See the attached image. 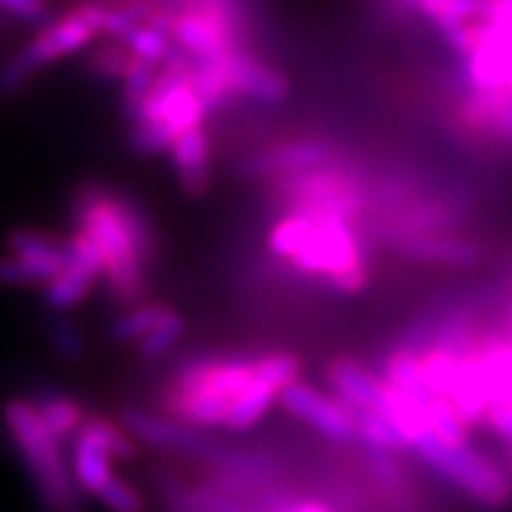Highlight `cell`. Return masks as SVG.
Here are the masks:
<instances>
[{
	"instance_id": "603a6c76",
	"label": "cell",
	"mask_w": 512,
	"mask_h": 512,
	"mask_svg": "<svg viewBox=\"0 0 512 512\" xmlns=\"http://www.w3.org/2000/svg\"><path fill=\"white\" fill-rule=\"evenodd\" d=\"M120 45L130 52V58L151 63L156 65V68H162L164 60H167L169 52H172V47H175L167 32H162V29H156V26L151 24H138Z\"/></svg>"
},
{
	"instance_id": "e575fe53",
	"label": "cell",
	"mask_w": 512,
	"mask_h": 512,
	"mask_svg": "<svg viewBox=\"0 0 512 512\" xmlns=\"http://www.w3.org/2000/svg\"><path fill=\"white\" fill-rule=\"evenodd\" d=\"M0 13L21 21H39L47 13V0H0Z\"/></svg>"
},
{
	"instance_id": "7402d4cb",
	"label": "cell",
	"mask_w": 512,
	"mask_h": 512,
	"mask_svg": "<svg viewBox=\"0 0 512 512\" xmlns=\"http://www.w3.org/2000/svg\"><path fill=\"white\" fill-rule=\"evenodd\" d=\"M175 310L164 305H138L133 310L123 312L120 318L112 323L110 333L117 344H138L143 336H149L156 325H162Z\"/></svg>"
},
{
	"instance_id": "f1b7e54d",
	"label": "cell",
	"mask_w": 512,
	"mask_h": 512,
	"mask_svg": "<svg viewBox=\"0 0 512 512\" xmlns=\"http://www.w3.org/2000/svg\"><path fill=\"white\" fill-rule=\"evenodd\" d=\"M182 333H185V320H182V315L172 312L162 325H156L149 336L138 341V354L143 359H162L180 341Z\"/></svg>"
},
{
	"instance_id": "6da1fadb",
	"label": "cell",
	"mask_w": 512,
	"mask_h": 512,
	"mask_svg": "<svg viewBox=\"0 0 512 512\" xmlns=\"http://www.w3.org/2000/svg\"><path fill=\"white\" fill-rule=\"evenodd\" d=\"M73 214L78 232L89 234L102 253L112 297L123 305L136 302L154 258V229L146 211L125 195L86 185L78 190Z\"/></svg>"
},
{
	"instance_id": "d4e9b609",
	"label": "cell",
	"mask_w": 512,
	"mask_h": 512,
	"mask_svg": "<svg viewBox=\"0 0 512 512\" xmlns=\"http://www.w3.org/2000/svg\"><path fill=\"white\" fill-rule=\"evenodd\" d=\"M429 419H432V432L440 440L450 442V445H468L471 442V424L463 419L461 411L455 409L450 398H432L429 401Z\"/></svg>"
},
{
	"instance_id": "d6a6232c",
	"label": "cell",
	"mask_w": 512,
	"mask_h": 512,
	"mask_svg": "<svg viewBox=\"0 0 512 512\" xmlns=\"http://www.w3.org/2000/svg\"><path fill=\"white\" fill-rule=\"evenodd\" d=\"M479 21L512 34V0H487L481 8Z\"/></svg>"
},
{
	"instance_id": "ba28073f",
	"label": "cell",
	"mask_w": 512,
	"mask_h": 512,
	"mask_svg": "<svg viewBox=\"0 0 512 512\" xmlns=\"http://www.w3.org/2000/svg\"><path fill=\"white\" fill-rule=\"evenodd\" d=\"M279 403L292 416H297L299 422L310 424L312 429H318L320 435L328 437L331 442H351L357 437V419L354 411L341 403L338 398L325 396L318 388L305 385L302 380L286 385L281 390Z\"/></svg>"
},
{
	"instance_id": "3957f363",
	"label": "cell",
	"mask_w": 512,
	"mask_h": 512,
	"mask_svg": "<svg viewBox=\"0 0 512 512\" xmlns=\"http://www.w3.org/2000/svg\"><path fill=\"white\" fill-rule=\"evenodd\" d=\"M255 377V359H195L175 375L164 396L172 419L195 429L224 427L229 406Z\"/></svg>"
},
{
	"instance_id": "ac0fdd59",
	"label": "cell",
	"mask_w": 512,
	"mask_h": 512,
	"mask_svg": "<svg viewBox=\"0 0 512 512\" xmlns=\"http://www.w3.org/2000/svg\"><path fill=\"white\" fill-rule=\"evenodd\" d=\"M383 383L393 385V388L409 393V396L422 398V401H432V390H429L427 380H424L422 362H419V354L409 349H396L390 351L383 362Z\"/></svg>"
},
{
	"instance_id": "f35d334b",
	"label": "cell",
	"mask_w": 512,
	"mask_h": 512,
	"mask_svg": "<svg viewBox=\"0 0 512 512\" xmlns=\"http://www.w3.org/2000/svg\"><path fill=\"white\" fill-rule=\"evenodd\" d=\"M120 3H128V0H120Z\"/></svg>"
},
{
	"instance_id": "8fae6325",
	"label": "cell",
	"mask_w": 512,
	"mask_h": 512,
	"mask_svg": "<svg viewBox=\"0 0 512 512\" xmlns=\"http://www.w3.org/2000/svg\"><path fill=\"white\" fill-rule=\"evenodd\" d=\"M333 159V149L328 143L320 141H299L284 143V146H273L268 151H260L253 159H247L245 169L247 175L255 177H271V175H297L307 169L323 167Z\"/></svg>"
},
{
	"instance_id": "52a82bcc",
	"label": "cell",
	"mask_w": 512,
	"mask_h": 512,
	"mask_svg": "<svg viewBox=\"0 0 512 512\" xmlns=\"http://www.w3.org/2000/svg\"><path fill=\"white\" fill-rule=\"evenodd\" d=\"M123 427L130 437H136L149 448L185 455V458H193V461L208 463L211 468H219L221 463L227 461L229 450H232L229 445H221V442L203 435L201 429L188 427V424L177 422L172 416L151 414V411L125 409Z\"/></svg>"
},
{
	"instance_id": "30bf717a",
	"label": "cell",
	"mask_w": 512,
	"mask_h": 512,
	"mask_svg": "<svg viewBox=\"0 0 512 512\" xmlns=\"http://www.w3.org/2000/svg\"><path fill=\"white\" fill-rule=\"evenodd\" d=\"M8 253L24 263L34 273L39 286H47L65 266H68V253H65V240L55 234L39 232V229H13L6 240Z\"/></svg>"
},
{
	"instance_id": "ffe728a7",
	"label": "cell",
	"mask_w": 512,
	"mask_h": 512,
	"mask_svg": "<svg viewBox=\"0 0 512 512\" xmlns=\"http://www.w3.org/2000/svg\"><path fill=\"white\" fill-rule=\"evenodd\" d=\"M34 406H37L42 422L47 424V429H50L58 440L76 435L86 419L84 409H81L73 398L58 396V393H47V396L37 398Z\"/></svg>"
},
{
	"instance_id": "8d00e7d4",
	"label": "cell",
	"mask_w": 512,
	"mask_h": 512,
	"mask_svg": "<svg viewBox=\"0 0 512 512\" xmlns=\"http://www.w3.org/2000/svg\"><path fill=\"white\" fill-rule=\"evenodd\" d=\"M284 512H333L331 507H325L323 502H312V500H294L292 505L286 507Z\"/></svg>"
},
{
	"instance_id": "4316f807",
	"label": "cell",
	"mask_w": 512,
	"mask_h": 512,
	"mask_svg": "<svg viewBox=\"0 0 512 512\" xmlns=\"http://www.w3.org/2000/svg\"><path fill=\"white\" fill-rule=\"evenodd\" d=\"M299 359L292 354H284V351H276V354H266V357L255 359V377L266 380L273 388L284 390L286 385H292L299 380Z\"/></svg>"
},
{
	"instance_id": "d590c367",
	"label": "cell",
	"mask_w": 512,
	"mask_h": 512,
	"mask_svg": "<svg viewBox=\"0 0 512 512\" xmlns=\"http://www.w3.org/2000/svg\"><path fill=\"white\" fill-rule=\"evenodd\" d=\"M448 3L450 0H419V3H416V13H422L424 19L435 24L437 16L445 11V6H448Z\"/></svg>"
},
{
	"instance_id": "d6986e66",
	"label": "cell",
	"mask_w": 512,
	"mask_h": 512,
	"mask_svg": "<svg viewBox=\"0 0 512 512\" xmlns=\"http://www.w3.org/2000/svg\"><path fill=\"white\" fill-rule=\"evenodd\" d=\"M97 284V276L78 266H65L63 271L45 286V302L50 310L65 312L81 305Z\"/></svg>"
},
{
	"instance_id": "484cf974",
	"label": "cell",
	"mask_w": 512,
	"mask_h": 512,
	"mask_svg": "<svg viewBox=\"0 0 512 512\" xmlns=\"http://www.w3.org/2000/svg\"><path fill=\"white\" fill-rule=\"evenodd\" d=\"M156 76H159V68L151 63H143L138 58H130L128 71L123 76V104H125V115L133 120L136 112L141 110L143 99L149 97V91L154 89Z\"/></svg>"
},
{
	"instance_id": "5b68a950",
	"label": "cell",
	"mask_w": 512,
	"mask_h": 512,
	"mask_svg": "<svg viewBox=\"0 0 512 512\" xmlns=\"http://www.w3.org/2000/svg\"><path fill=\"white\" fill-rule=\"evenodd\" d=\"M411 450L435 474L450 481L453 487L461 489L463 494H468L481 507L502 510V507H507L512 502L510 468L497 466L489 455L471 448V442L468 445H450V442L440 440L435 432H429Z\"/></svg>"
},
{
	"instance_id": "5bb4252c",
	"label": "cell",
	"mask_w": 512,
	"mask_h": 512,
	"mask_svg": "<svg viewBox=\"0 0 512 512\" xmlns=\"http://www.w3.org/2000/svg\"><path fill=\"white\" fill-rule=\"evenodd\" d=\"M172 164H175L177 180L182 190L193 198L206 193L208 188V154H211V143L203 125L182 130L177 141L172 143Z\"/></svg>"
},
{
	"instance_id": "277c9868",
	"label": "cell",
	"mask_w": 512,
	"mask_h": 512,
	"mask_svg": "<svg viewBox=\"0 0 512 512\" xmlns=\"http://www.w3.org/2000/svg\"><path fill=\"white\" fill-rule=\"evenodd\" d=\"M104 16H107V6L89 0L65 11L60 19L50 21L24 50L0 65V94L6 97L16 94L32 81L37 71L89 47L94 39L102 37Z\"/></svg>"
},
{
	"instance_id": "9c48e42d",
	"label": "cell",
	"mask_w": 512,
	"mask_h": 512,
	"mask_svg": "<svg viewBox=\"0 0 512 512\" xmlns=\"http://www.w3.org/2000/svg\"><path fill=\"white\" fill-rule=\"evenodd\" d=\"M221 68L227 76L232 97H247L263 104H279L289 97V78L271 65L260 63L247 50H234L221 55Z\"/></svg>"
},
{
	"instance_id": "e0dca14e",
	"label": "cell",
	"mask_w": 512,
	"mask_h": 512,
	"mask_svg": "<svg viewBox=\"0 0 512 512\" xmlns=\"http://www.w3.org/2000/svg\"><path fill=\"white\" fill-rule=\"evenodd\" d=\"M279 396L281 393L273 385H268L260 377H253V383L247 385L240 396L234 398L232 406H229L224 429H229V432H247V429H253L271 411L273 403L279 401Z\"/></svg>"
},
{
	"instance_id": "4fadbf2b",
	"label": "cell",
	"mask_w": 512,
	"mask_h": 512,
	"mask_svg": "<svg viewBox=\"0 0 512 512\" xmlns=\"http://www.w3.org/2000/svg\"><path fill=\"white\" fill-rule=\"evenodd\" d=\"M328 383L341 403H346L354 414L357 411H375L383 396V377L370 372L357 359H336L328 367Z\"/></svg>"
},
{
	"instance_id": "836d02e7",
	"label": "cell",
	"mask_w": 512,
	"mask_h": 512,
	"mask_svg": "<svg viewBox=\"0 0 512 512\" xmlns=\"http://www.w3.org/2000/svg\"><path fill=\"white\" fill-rule=\"evenodd\" d=\"M484 424L492 429L494 435L500 437L505 445H512V406H505V403H492L484 416Z\"/></svg>"
},
{
	"instance_id": "4dcf8cb0",
	"label": "cell",
	"mask_w": 512,
	"mask_h": 512,
	"mask_svg": "<svg viewBox=\"0 0 512 512\" xmlns=\"http://www.w3.org/2000/svg\"><path fill=\"white\" fill-rule=\"evenodd\" d=\"M130 63V52L125 50L123 45H107L102 50L94 52V58H91V65H94V71L99 73L102 78H120L123 81L125 71H128Z\"/></svg>"
},
{
	"instance_id": "7c38bea8",
	"label": "cell",
	"mask_w": 512,
	"mask_h": 512,
	"mask_svg": "<svg viewBox=\"0 0 512 512\" xmlns=\"http://www.w3.org/2000/svg\"><path fill=\"white\" fill-rule=\"evenodd\" d=\"M401 253L419 263H435V266H476L484 258V247L468 237H455V234H414L403 237Z\"/></svg>"
},
{
	"instance_id": "74e56055",
	"label": "cell",
	"mask_w": 512,
	"mask_h": 512,
	"mask_svg": "<svg viewBox=\"0 0 512 512\" xmlns=\"http://www.w3.org/2000/svg\"><path fill=\"white\" fill-rule=\"evenodd\" d=\"M505 461H507V468L512 471V445H505Z\"/></svg>"
},
{
	"instance_id": "8992f818",
	"label": "cell",
	"mask_w": 512,
	"mask_h": 512,
	"mask_svg": "<svg viewBox=\"0 0 512 512\" xmlns=\"http://www.w3.org/2000/svg\"><path fill=\"white\" fill-rule=\"evenodd\" d=\"M305 242L289 258V266L305 276L328 281L349 268L364 266V250L351 221L338 216H310Z\"/></svg>"
},
{
	"instance_id": "cb8c5ba5",
	"label": "cell",
	"mask_w": 512,
	"mask_h": 512,
	"mask_svg": "<svg viewBox=\"0 0 512 512\" xmlns=\"http://www.w3.org/2000/svg\"><path fill=\"white\" fill-rule=\"evenodd\" d=\"M78 432H84L91 440H97L115 461H130V458H136V445H133L130 435L125 432V427H117L115 422L104 419V416H86Z\"/></svg>"
},
{
	"instance_id": "7a4b0ae2",
	"label": "cell",
	"mask_w": 512,
	"mask_h": 512,
	"mask_svg": "<svg viewBox=\"0 0 512 512\" xmlns=\"http://www.w3.org/2000/svg\"><path fill=\"white\" fill-rule=\"evenodd\" d=\"M3 424L19 450L45 512H84L81 489L60 453V440L42 422L34 401L26 398L6 401Z\"/></svg>"
},
{
	"instance_id": "2e32d148",
	"label": "cell",
	"mask_w": 512,
	"mask_h": 512,
	"mask_svg": "<svg viewBox=\"0 0 512 512\" xmlns=\"http://www.w3.org/2000/svg\"><path fill=\"white\" fill-rule=\"evenodd\" d=\"M112 461L115 458L97 440H91L84 432H76L71 453V474L81 492L89 494V497H99V492L107 487V481L115 476Z\"/></svg>"
},
{
	"instance_id": "9a60e30c",
	"label": "cell",
	"mask_w": 512,
	"mask_h": 512,
	"mask_svg": "<svg viewBox=\"0 0 512 512\" xmlns=\"http://www.w3.org/2000/svg\"><path fill=\"white\" fill-rule=\"evenodd\" d=\"M375 411H380V414L396 427V432L406 440L409 448H414L416 442L432 432L429 401L409 396V393H403V390L393 388V385L388 383H385L383 396H380V403H377Z\"/></svg>"
},
{
	"instance_id": "83f0119b",
	"label": "cell",
	"mask_w": 512,
	"mask_h": 512,
	"mask_svg": "<svg viewBox=\"0 0 512 512\" xmlns=\"http://www.w3.org/2000/svg\"><path fill=\"white\" fill-rule=\"evenodd\" d=\"M175 141H177L175 130L169 128L167 123H159V120L133 123V130H130V146H133L138 154H146V156L169 151Z\"/></svg>"
},
{
	"instance_id": "1f68e13d",
	"label": "cell",
	"mask_w": 512,
	"mask_h": 512,
	"mask_svg": "<svg viewBox=\"0 0 512 512\" xmlns=\"http://www.w3.org/2000/svg\"><path fill=\"white\" fill-rule=\"evenodd\" d=\"M52 346H55L60 357L71 359V362L84 357V336L71 320H58L52 325Z\"/></svg>"
},
{
	"instance_id": "f546056e",
	"label": "cell",
	"mask_w": 512,
	"mask_h": 512,
	"mask_svg": "<svg viewBox=\"0 0 512 512\" xmlns=\"http://www.w3.org/2000/svg\"><path fill=\"white\" fill-rule=\"evenodd\" d=\"M97 500L110 512H146V502H143L141 492L130 481L117 479V476L107 481V487L99 492Z\"/></svg>"
},
{
	"instance_id": "44dd1931",
	"label": "cell",
	"mask_w": 512,
	"mask_h": 512,
	"mask_svg": "<svg viewBox=\"0 0 512 512\" xmlns=\"http://www.w3.org/2000/svg\"><path fill=\"white\" fill-rule=\"evenodd\" d=\"M357 437L364 442L370 453H401L409 450L406 440L396 432V427L385 419L380 411H357Z\"/></svg>"
}]
</instances>
